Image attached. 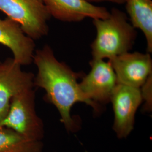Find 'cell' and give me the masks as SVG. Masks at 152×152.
Here are the masks:
<instances>
[{"mask_svg": "<svg viewBox=\"0 0 152 152\" xmlns=\"http://www.w3.org/2000/svg\"><path fill=\"white\" fill-rule=\"evenodd\" d=\"M33 62L37 73L34 76V86L45 91V98L57 109L60 121L68 133L76 132L79 125L71 115V109L77 103L89 105L96 114L102 111V107L89 100L80 88L78 80L81 73L73 71L64 62L58 60L51 48L46 45L35 51Z\"/></svg>", "mask_w": 152, "mask_h": 152, "instance_id": "obj_1", "label": "cell"}, {"mask_svg": "<svg viewBox=\"0 0 152 152\" xmlns=\"http://www.w3.org/2000/svg\"><path fill=\"white\" fill-rule=\"evenodd\" d=\"M92 23L96 35L91 45L92 59L109 60L132 49L137 32L124 12L113 8L107 18L93 19Z\"/></svg>", "mask_w": 152, "mask_h": 152, "instance_id": "obj_2", "label": "cell"}, {"mask_svg": "<svg viewBox=\"0 0 152 152\" xmlns=\"http://www.w3.org/2000/svg\"><path fill=\"white\" fill-rule=\"evenodd\" d=\"M0 126L11 129L31 140L42 141L44 123L36 112L33 88L12 98L8 113L0 122Z\"/></svg>", "mask_w": 152, "mask_h": 152, "instance_id": "obj_3", "label": "cell"}, {"mask_svg": "<svg viewBox=\"0 0 152 152\" xmlns=\"http://www.w3.org/2000/svg\"><path fill=\"white\" fill-rule=\"evenodd\" d=\"M0 11L17 22L33 40L48 34V21L51 16L42 0H0Z\"/></svg>", "mask_w": 152, "mask_h": 152, "instance_id": "obj_4", "label": "cell"}, {"mask_svg": "<svg viewBox=\"0 0 152 152\" xmlns=\"http://www.w3.org/2000/svg\"><path fill=\"white\" fill-rule=\"evenodd\" d=\"M142 102L140 88L117 83L110 102L114 112L113 130L118 139H126L133 130L136 112Z\"/></svg>", "mask_w": 152, "mask_h": 152, "instance_id": "obj_5", "label": "cell"}, {"mask_svg": "<svg viewBox=\"0 0 152 152\" xmlns=\"http://www.w3.org/2000/svg\"><path fill=\"white\" fill-rule=\"evenodd\" d=\"M90 65V71L82 77L79 85L89 100L102 106L110 102L112 92L117 84V77L109 60L92 59Z\"/></svg>", "mask_w": 152, "mask_h": 152, "instance_id": "obj_6", "label": "cell"}, {"mask_svg": "<svg viewBox=\"0 0 152 152\" xmlns=\"http://www.w3.org/2000/svg\"><path fill=\"white\" fill-rule=\"evenodd\" d=\"M22 66L12 58L0 62V122L8 113L12 98L34 87V74Z\"/></svg>", "mask_w": 152, "mask_h": 152, "instance_id": "obj_7", "label": "cell"}, {"mask_svg": "<svg viewBox=\"0 0 152 152\" xmlns=\"http://www.w3.org/2000/svg\"><path fill=\"white\" fill-rule=\"evenodd\" d=\"M108 60L118 83L140 88L152 75V58L148 53L127 52Z\"/></svg>", "mask_w": 152, "mask_h": 152, "instance_id": "obj_8", "label": "cell"}, {"mask_svg": "<svg viewBox=\"0 0 152 152\" xmlns=\"http://www.w3.org/2000/svg\"><path fill=\"white\" fill-rule=\"evenodd\" d=\"M50 16L61 22H81L89 18L104 19L109 11L87 0H42Z\"/></svg>", "mask_w": 152, "mask_h": 152, "instance_id": "obj_9", "label": "cell"}, {"mask_svg": "<svg viewBox=\"0 0 152 152\" xmlns=\"http://www.w3.org/2000/svg\"><path fill=\"white\" fill-rule=\"evenodd\" d=\"M0 44L10 49L12 58L22 66L31 64L35 53L34 40L9 18H0Z\"/></svg>", "mask_w": 152, "mask_h": 152, "instance_id": "obj_10", "label": "cell"}, {"mask_svg": "<svg viewBox=\"0 0 152 152\" xmlns=\"http://www.w3.org/2000/svg\"><path fill=\"white\" fill-rule=\"evenodd\" d=\"M131 24L141 30L147 42V53H152V0H125Z\"/></svg>", "mask_w": 152, "mask_h": 152, "instance_id": "obj_11", "label": "cell"}, {"mask_svg": "<svg viewBox=\"0 0 152 152\" xmlns=\"http://www.w3.org/2000/svg\"><path fill=\"white\" fill-rule=\"evenodd\" d=\"M42 141L33 140L11 129L0 126V152H42Z\"/></svg>", "mask_w": 152, "mask_h": 152, "instance_id": "obj_12", "label": "cell"}, {"mask_svg": "<svg viewBox=\"0 0 152 152\" xmlns=\"http://www.w3.org/2000/svg\"><path fill=\"white\" fill-rule=\"evenodd\" d=\"M152 75L149 76L140 88L142 100L145 101L143 108L145 112H152Z\"/></svg>", "mask_w": 152, "mask_h": 152, "instance_id": "obj_13", "label": "cell"}, {"mask_svg": "<svg viewBox=\"0 0 152 152\" xmlns=\"http://www.w3.org/2000/svg\"><path fill=\"white\" fill-rule=\"evenodd\" d=\"M88 2L93 3V2H108L113 4H115L118 5L124 4L125 0H87Z\"/></svg>", "mask_w": 152, "mask_h": 152, "instance_id": "obj_14", "label": "cell"}, {"mask_svg": "<svg viewBox=\"0 0 152 152\" xmlns=\"http://www.w3.org/2000/svg\"></svg>", "mask_w": 152, "mask_h": 152, "instance_id": "obj_15", "label": "cell"}]
</instances>
